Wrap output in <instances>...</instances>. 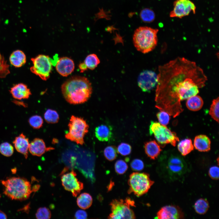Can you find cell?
<instances>
[{"mask_svg": "<svg viewBox=\"0 0 219 219\" xmlns=\"http://www.w3.org/2000/svg\"><path fill=\"white\" fill-rule=\"evenodd\" d=\"M155 100L158 105H180L181 101L197 95L207 77L193 61L178 57L159 66Z\"/></svg>", "mask_w": 219, "mask_h": 219, "instance_id": "1", "label": "cell"}, {"mask_svg": "<svg viewBox=\"0 0 219 219\" xmlns=\"http://www.w3.org/2000/svg\"><path fill=\"white\" fill-rule=\"evenodd\" d=\"M61 91L66 100L71 104L84 103L90 97L92 92L91 82L85 77L74 76L62 85Z\"/></svg>", "mask_w": 219, "mask_h": 219, "instance_id": "2", "label": "cell"}, {"mask_svg": "<svg viewBox=\"0 0 219 219\" xmlns=\"http://www.w3.org/2000/svg\"><path fill=\"white\" fill-rule=\"evenodd\" d=\"M1 181L4 186L3 193L12 200H27L33 192L30 182L24 178L13 177Z\"/></svg>", "mask_w": 219, "mask_h": 219, "instance_id": "3", "label": "cell"}, {"mask_svg": "<svg viewBox=\"0 0 219 219\" xmlns=\"http://www.w3.org/2000/svg\"><path fill=\"white\" fill-rule=\"evenodd\" d=\"M158 30L147 26L138 27L135 31L133 41L136 49L146 54L153 50L158 43L157 34Z\"/></svg>", "mask_w": 219, "mask_h": 219, "instance_id": "4", "label": "cell"}, {"mask_svg": "<svg viewBox=\"0 0 219 219\" xmlns=\"http://www.w3.org/2000/svg\"><path fill=\"white\" fill-rule=\"evenodd\" d=\"M164 158L161 163L164 177L170 180H176L182 177L187 172V164L182 156L171 154Z\"/></svg>", "mask_w": 219, "mask_h": 219, "instance_id": "5", "label": "cell"}, {"mask_svg": "<svg viewBox=\"0 0 219 219\" xmlns=\"http://www.w3.org/2000/svg\"><path fill=\"white\" fill-rule=\"evenodd\" d=\"M154 182L150 178L148 174L145 172H134L129 176L128 183V194L133 193L139 197L147 193Z\"/></svg>", "mask_w": 219, "mask_h": 219, "instance_id": "6", "label": "cell"}, {"mask_svg": "<svg viewBox=\"0 0 219 219\" xmlns=\"http://www.w3.org/2000/svg\"><path fill=\"white\" fill-rule=\"evenodd\" d=\"M111 213L108 218L109 219H128L136 218L134 211L131 207H135L134 201L129 197L124 200L115 199L110 203Z\"/></svg>", "mask_w": 219, "mask_h": 219, "instance_id": "7", "label": "cell"}, {"mask_svg": "<svg viewBox=\"0 0 219 219\" xmlns=\"http://www.w3.org/2000/svg\"><path fill=\"white\" fill-rule=\"evenodd\" d=\"M68 126L69 131L65 134V138L82 145L84 143V136L89 131V126L86 121L83 118L72 115Z\"/></svg>", "mask_w": 219, "mask_h": 219, "instance_id": "8", "label": "cell"}, {"mask_svg": "<svg viewBox=\"0 0 219 219\" xmlns=\"http://www.w3.org/2000/svg\"><path fill=\"white\" fill-rule=\"evenodd\" d=\"M149 130L150 135L154 134L157 141L162 144H171L175 146L176 142L179 141L175 132L158 122L151 121Z\"/></svg>", "mask_w": 219, "mask_h": 219, "instance_id": "9", "label": "cell"}, {"mask_svg": "<svg viewBox=\"0 0 219 219\" xmlns=\"http://www.w3.org/2000/svg\"><path fill=\"white\" fill-rule=\"evenodd\" d=\"M33 66L30 68L31 72L38 76L43 80L46 81L50 77L53 61L49 56L39 54L31 58Z\"/></svg>", "mask_w": 219, "mask_h": 219, "instance_id": "10", "label": "cell"}, {"mask_svg": "<svg viewBox=\"0 0 219 219\" xmlns=\"http://www.w3.org/2000/svg\"><path fill=\"white\" fill-rule=\"evenodd\" d=\"M76 174L73 170L67 173L62 172L61 176L62 184L64 189L76 196L83 188V183L76 177Z\"/></svg>", "mask_w": 219, "mask_h": 219, "instance_id": "11", "label": "cell"}, {"mask_svg": "<svg viewBox=\"0 0 219 219\" xmlns=\"http://www.w3.org/2000/svg\"><path fill=\"white\" fill-rule=\"evenodd\" d=\"M173 6L169 14L171 17L181 18L188 15L191 12L193 14L196 13V6L190 0H176L173 3Z\"/></svg>", "mask_w": 219, "mask_h": 219, "instance_id": "12", "label": "cell"}, {"mask_svg": "<svg viewBox=\"0 0 219 219\" xmlns=\"http://www.w3.org/2000/svg\"><path fill=\"white\" fill-rule=\"evenodd\" d=\"M157 80V75L155 72L150 70L144 71L138 76V85L143 92H148L156 85Z\"/></svg>", "mask_w": 219, "mask_h": 219, "instance_id": "13", "label": "cell"}, {"mask_svg": "<svg viewBox=\"0 0 219 219\" xmlns=\"http://www.w3.org/2000/svg\"><path fill=\"white\" fill-rule=\"evenodd\" d=\"M157 216L159 219H179L184 218L182 209L178 206L169 205L163 207L158 212Z\"/></svg>", "mask_w": 219, "mask_h": 219, "instance_id": "14", "label": "cell"}, {"mask_svg": "<svg viewBox=\"0 0 219 219\" xmlns=\"http://www.w3.org/2000/svg\"><path fill=\"white\" fill-rule=\"evenodd\" d=\"M55 66L57 71L64 77H67L71 74L75 68L74 61L72 59L67 57L58 59L56 63Z\"/></svg>", "mask_w": 219, "mask_h": 219, "instance_id": "15", "label": "cell"}, {"mask_svg": "<svg viewBox=\"0 0 219 219\" xmlns=\"http://www.w3.org/2000/svg\"><path fill=\"white\" fill-rule=\"evenodd\" d=\"M53 149V148L47 147L43 139L36 138L30 143L29 151L33 155L40 156L46 152Z\"/></svg>", "mask_w": 219, "mask_h": 219, "instance_id": "16", "label": "cell"}, {"mask_svg": "<svg viewBox=\"0 0 219 219\" xmlns=\"http://www.w3.org/2000/svg\"><path fill=\"white\" fill-rule=\"evenodd\" d=\"M9 92L13 97L18 100L28 99L31 95L30 89L23 83L14 85L11 88Z\"/></svg>", "mask_w": 219, "mask_h": 219, "instance_id": "17", "label": "cell"}, {"mask_svg": "<svg viewBox=\"0 0 219 219\" xmlns=\"http://www.w3.org/2000/svg\"><path fill=\"white\" fill-rule=\"evenodd\" d=\"M13 143L16 150L23 154L26 158L28 156L30 143L29 139L23 134L16 137Z\"/></svg>", "mask_w": 219, "mask_h": 219, "instance_id": "18", "label": "cell"}, {"mask_svg": "<svg viewBox=\"0 0 219 219\" xmlns=\"http://www.w3.org/2000/svg\"><path fill=\"white\" fill-rule=\"evenodd\" d=\"M211 142L209 138L204 135L196 136L194 141V146L196 149L201 152H207L210 149Z\"/></svg>", "mask_w": 219, "mask_h": 219, "instance_id": "19", "label": "cell"}, {"mask_svg": "<svg viewBox=\"0 0 219 219\" xmlns=\"http://www.w3.org/2000/svg\"><path fill=\"white\" fill-rule=\"evenodd\" d=\"M96 137L101 141H107L112 136V128L109 126L102 124L97 127L95 130Z\"/></svg>", "mask_w": 219, "mask_h": 219, "instance_id": "20", "label": "cell"}, {"mask_svg": "<svg viewBox=\"0 0 219 219\" xmlns=\"http://www.w3.org/2000/svg\"><path fill=\"white\" fill-rule=\"evenodd\" d=\"M144 148L147 155L153 160L158 157L162 151L159 145L155 140L146 142Z\"/></svg>", "mask_w": 219, "mask_h": 219, "instance_id": "21", "label": "cell"}, {"mask_svg": "<svg viewBox=\"0 0 219 219\" xmlns=\"http://www.w3.org/2000/svg\"><path fill=\"white\" fill-rule=\"evenodd\" d=\"M9 60L10 64L16 68H19L26 62V55L24 52L19 50L13 51L10 54Z\"/></svg>", "mask_w": 219, "mask_h": 219, "instance_id": "22", "label": "cell"}, {"mask_svg": "<svg viewBox=\"0 0 219 219\" xmlns=\"http://www.w3.org/2000/svg\"><path fill=\"white\" fill-rule=\"evenodd\" d=\"M203 104V102L201 97L196 95L187 99L186 105L189 110L193 111H197L202 108Z\"/></svg>", "mask_w": 219, "mask_h": 219, "instance_id": "23", "label": "cell"}, {"mask_svg": "<svg viewBox=\"0 0 219 219\" xmlns=\"http://www.w3.org/2000/svg\"><path fill=\"white\" fill-rule=\"evenodd\" d=\"M92 196L89 193H84L80 194L77 198V203L82 209H86L90 207L92 203Z\"/></svg>", "mask_w": 219, "mask_h": 219, "instance_id": "24", "label": "cell"}, {"mask_svg": "<svg viewBox=\"0 0 219 219\" xmlns=\"http://www.w3.org/2000/svg\"><path fill=\"white\" fill-rule=\"evenodd\" d=\"M178 149L182 156H186L190 153L194 149L192 141L186 138L180 141L178 144Z\"/></svg>", "mask_w": 219, "mask_h": 219, "instance_id": "25", "label": "cell"}, {"mask_svg": "<svg viewBox=\"0 0 219 219\" xmlns=\"http://www.w3.org/2000/svg\"><path fill=\"white\" fill-rule=\"evenodd\" d=\"M209 207V204L205 199L200 198L195 203L194 208L195 211L198 214H203L207 211Z\"/></svg>", "mask_w": 219, "mask_h": 219, "instance_id": "26", "label": "cell"}, {"mask_svg": "<svg viewBox=\"0 0 219 219\" xmlns=\"http://www.w3.org/2000/svg\"><path fill=\"white\" fill-rule=\"evenodd\" d=\"M100 62L99 58L96 54H94L88 55L84 62L87 68L91 70L95 69Z\"/></svg>", "mask_w": 219, "mask_h": 219, "instance_id": "27", "label": "cell"}, {"mask_svg": "<svg viewBox=\"0 0 219 219\" xmlns=\"http://www.w3.org/2000/svg\"><path fill=\"white\" fill-rule=\"evenodd\" d=\"M44 118L48 123H57L59 120V115L55 110L48 109L44 113Z\"/></svg>", "mask_w": 219, "mask_h": 219, "instance_id": "28", "label": "cell"}, {"mask_svg": "<svg viewBox=\"0 0 219 219\" xmlns=\"http://www.w3.org/2000/svg\"><path fill=\"white\" fill-rule=\"evenodd\" d=\"M140 16L143 22L149 23L154 21L155 19V15L152 10L149 9L145 8L141 11Z\"/></svg>", "mask_w": 219, "mask_h": 219, "instance_id": "29", "label": "cell"}, {"mask_svg": "<svg viewBox=\"0 0 219 219\" xmlns=\"http://www.w3.org/2000/svg\"><path fill=\"white\" fill-rule=\"evenodd\" d=\"M219 97L214 99L211 105L209 110V114L212 118L219 122Z\"/></svg>", "mask_w": 219, "mask_h": 219, "instance_id": "30", "label": "cell"}, {"mask_svg": "<svg viewBox=\"0 0 219 219\" xmlns=\"http://www.w3.org/2000/svg\"><path fill=\"white\" fill-rule=\"evenodd\" d=\"M117 148L115 146H109L104 150V155L106 158L110 161L114 160L117 156Z\"/></svg>", "mask_w": 219, "mask_h": 219, "instance_id": "31", "label": "cell"}, {"mask_svg": "<svg viewBox=\"0 0 219 219\" xmlns=\"http://www.w3.org/2000/svg\"><path fill=\"white\" fill-rule=\"evenodd\" d=\"M14 148L9 143L4 142L0 145V152L3 155L10 157L14 152Z\"/></svg>", "mask_w": 219, "mask_h": 219, "instance_id": "32", "label": "cell"}, {"mask_svg": "<svg viewBox=\"0 0 219 219\" xmlns=\"http://www.w3.org/2000/svg\"><path fill=\"white\" fill-rule=\"evenodd\" d=\"M30 125L34 129H39L43 126V120L42 117L38 115L30 117L28 120Z\"/></svg>", "mask_w": 219, "mask_h": 219, "instance_id": "33", "label": "cell"}, {"mask_svg": "<svg viewBox=\"0 0 219 219\" xmlns=\"http://www.w3.org/2000/svg\"><path fill=\"white\" fill-rule=\"evenodd\" d=\"M10 73L9 65L2 56L0 58V78H5Z\"/></svg>", "mask_w": 219, "mask_h": 219, "instance_id": "34", "label": "cell"}, {"mask_svg": "<svg viewBox=\"0 0 219 219\" xmlns=\"http://www.w3.org/2000/svg\"><path fill=\"white\" fill-rule=\"evenodd\" d=\"M35 215L38 219H48L51 217V213L48 208L41 207L37 210Z\"/></svg>", "mask_w": 219, "mask_h": 219, "instance_id": "35", "label": "cell"}, {"mask_svg": "<svg viewBox=\"0 0 219 219\" xmlns=\"http://www.w3.org/2000/svg\"><path fill=\"white\" fill-rule=\"evenodd\" d=\"M128 166L126 163L123 160H117L115 164V169L116 172L119 174H123L127 171Z\"/></svg>", "mask_w": 219, "mask_h": 219, "instance_id": "36", "label": "cell"}, {"mask_svg": "<svg viewBox=\"0 0 219 219\" xmlns=\"http://www.w3.org/2000/svg\"><path fill=\"white\" fill-rule=\"evenodd\" d=\"M169 113L165 110H161L156 115L159 122L162 125L166 126L168 124L170 117Z\"/></svg>", "mask_w": 219, "mask_h": 219, "instance_id": "37", "label": "cell"}, {"mask_svg": "<svg viewBox=\"0 0 219 219\" xmlns=\"http://www.w3.org/2000/svg\"><path fill=\"white\" fill-rule=\"evenodd\" d=\"M117 152L121 155L125 156L129 155L131 151V146L128 144L122 143L118 146Z\"/></svg>", "mask_w": 219, "mask_h": 219, "instance_id": "38", "label": "cell"}, {"mask_svg": "<svg viewBox=\"0 0 219 219\" xmlns=\"http://www.w3.org/2000/svg\"><path fill=\"white\" fill-rule=\"evenodd\" d=\"M130 166L133 170L139 171L144 169V162L141 160L138 159H135L131 162Z\"/></svg>", "mask_w": 219, "mask_h": 219, "instance_id": "39", "label": "cell"}, {"mask_svg": "<svg viewBox=\"0 0 219 219\" xmlns=\"http://www.w3.org/2000/svg\"><path fill=\"white\" fill-rule=\"evenodd\" d=\"M219 169L218 167L214 166L211 167L209 170V176L213 179L218 180L219 179Z\"/></svg>", "mask_w": 219, "mask_h": 219, "instance_id": "40", "label": "cell"}, {"mask_svg": "<svg viewBox=\"0 0 219 219\" xmlns=\"http://www.w3.org/2000/svg\"><path fill=\"white\" fill-rule=\"evenodd\" d=\"M75 217L76 219H86L87 218V214L86 212L84 210H80L76 212Z\"/></svg>", "mask_w": 219, "mask_h": 219, "instance_id": "41", "label": "cell"}, {"mask_svg": "<svg viewBox=\"0 0 219 219\" xmlns=\"http://www.w3.org/2000/svg\"><path fill=\"white\" fill-rule=\"evenodd\" d=\"M79 68L81 72H83L87 69L84 62L79 64Z\"/></svg>", "mask_w": 219, "mask_h": 219, "instance_id": "42", "label": "cell"}, {"mask_svg": "<svg viewBox=\"0 0 219 219\" xmlns=\"http://www.w3.org/2000/svg\"><path fill=\"white\" fill-rule=\"evenodd\" d=\"M30 204L25 205L23 208L19 210V211H23L24 212L28 213L29 211Z\"/></svg>", "mask_w": 219, "mask_h": 219, "instance_id": "43", "label": "cell"}, {"mask_svg": "<svg viewBox=\"0 0 219 219\" xmlns=\"http://www.w3.org/2000/svg\"><path fill=\"white\" fill-rule=\"evenodd\" d=\"M7 218L6 214L3 211L0 210V219H6Z\"/></svg>", "mask_w": 219, "mask_h": 219, "instance_id": "44", "label": "cell"}, {"mask_svg": "<svg viewBox=\"0 0 219 219\" xmlns=\"http://www.w3.org/2000/svg\"><path fill=\"white\" fill-rule=\"evenodd\" d=\"M2 56L1 55V53L0 52V58L2 57Z\"/></svg>", "mask_w": 219, "mask_h": 219, "instance_id": "45", "label": "cell"}, {"mask_svg": "<svg viewBox=\"0 0 219 219\" xmlns=\"http://www.w3.org/2000/svg\"></svg>", "mask_w": 219, "mask_h": 219, "instance_id": "46", "label": "cell"}]
</instances>
